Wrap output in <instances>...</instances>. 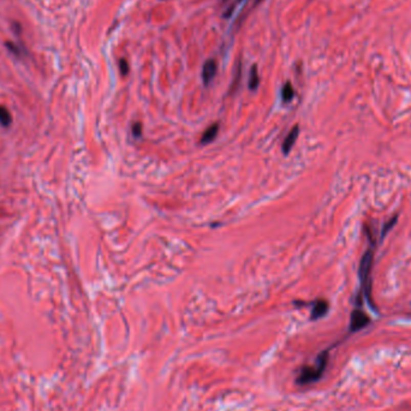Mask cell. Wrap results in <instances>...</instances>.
I'll list each match as a JSON object with an SVG mask.
<instances>
[{
	"mask_svg": "<svg viewBox=\"0 0 411 411\" xmlns=\"http://www.w3.org/2000/svg\"><path fill=\"white\" fill-rule=\"evenodd\" d=\"M328 312V303L326 300L323 299H320L317 300V302L314 305L313 307V310H312V320H317V319H321V317H323L326 315Z\"/></svg>",
	"mask_w": 411,
	"mask_h": 411,
	"instance_id": "cell-6",
	"label": "cell"
},
{
	"mask_svg": "<svg viewBox=\"0 0 411 411\" xmlns=\"http://www.w3.org/2000/svg\"><path fill=\"white\" fill-rule=\"evenodd\" d=\"M396 222H397V217H395V218H393V219L390 220V222H388L387 224H386V225H383V230H382V238L386 236V233L388 232V230H391V229H392V226L395 225Z\"/></svg>",
	"mask_w": 411,
	"mask_h": 411,
	"instance_id": "cell-13",
	"label": "cell"
},
{
	"mask_svg": "<svg viewBox=\"0 0 411 411\" xmlns=\"http://www.w3.org/2000/svg\"><path fill=\"white\" fill-rule=\"evenodd\" d=\"M217 74V63L214 59H208L203 65L202 69V78L205 84H209Z\"/></svg>",
	"mask_w": 411,
	"mask_h": 411,
	"instance_id": "cell-4",
	"label": "cell"
},
{
	"mask_svg": "<svg viewBox=\"0 0 411 411\" xmlns=\"http://www.w3.org/2000/svg\"><path fill=\"white\" fill-rule=\"evenodd\" d=\"M233 8H234V6H233V5H232V6H231V8L229 9V11H227L226 13H224V17H230L231 15H232V11H233Z\"/></svg>",
	"mask_w": 411,
	"mask_h": 411,
	"instance_id": "cell-14",
	"label": "cell"
},
{
	"mask_svg": "<svg viewBox=\"0 0 411 411\" xmlns=\"http://www.w3.org/2000/svg\"><path fill=\"white\" fill-rule=\"evenodd\" d=\"M293 95H295V92H293L291 83H290V82H286L284 87H283V91H282L283 100H284L285 102L291 101V100L293 99Z\"/></svg>",
	"mask_w": 411,
	"mask_h": 411,
	"instance_id": "cell-9",
	"label": "cell"
},
{
	"mask_svg": "<svg viewBox=\"0 0 411 411\" xmlns=\"http://www.w3.org/2000/svg\"><path fill=\"white\" fill-rule=\"evenodd\" d=\"M298 134H299V129H298V125L293 126L291 131L288 134V136H286V139L284 140V142H283V152H284V154H289L290 150L292 149L293 144L296 143L297 141V137H298Z\"/></svg>",
	"mask_w": 411,
	"mask_h": 411,
	"instance_id": "cell-5",
	"label": "cell"
},
{
	"mask_svg": "<svg viewBox=\"0 0 411 411\" xmlns=\"http://www.w3.org/2000/svg\"><path fill=\"white\" fill-rule=\"evenodd\" d=\"M373 257H374V255H373L372 250H367V251H365V254L363 255V257H362V260H361L360 278H361L362 284H363L364 286L368 283L369 274H371L372 266H373Z\"/></svg>",
	"mask_w": 411,
	"mask_h": 411,
	"instance_id": "cell-3",
	"label": "cell"
},
{
	"mask_svg": "<svg viewBox=\"0 0 411 411\" xmlns=\"http://www.w3.org/2000/svg\"><path fill=\"white\" fill-rule=\"evenodd\" d=\"M258 74H257V68L256 65H253L250 71V77H249V88L251 91H255L258 85Z\"/></svg>",
	"mask_w": 411,
	"mask_h": 411,
	"instance_id": "cell-10",
	"label": "cell"
},
{
	"mask_svg": "<svg viewBox=\"0 0 411 411\" xmlns=\"http://www.w3.org/2000/svg\"><path fill=\"white\" fill-rule=\"evenodd\" d=\"M119 70H120V74H122L123 76H125L127 72H129V64H127V61L125 59L119 60Z\"/></svg>",
	"mask_w": 411,
	"mask_h": 411,
	"instance_id": "cell-11",
	"label": "cell"
},
{
	"mask_svg": "<svg viewBox=\"0 0 411 411\" xmlns=\"http://www.w3.org/2000/svg\"><path fill=\"white\" fill-rule=\"evenodd\" d=\"M256 2H257V3H258V2H261V0H256Z\"/></svg>",
	"mask_w": 411,
	"mask_h": 411,
	"instance_id": "cell-15",
	"label": "cell"
},
{
	"mask_svg": "<svg viewBox=\"0 0 411 411\" xmlns=\"http://www.w3.org/2000/svg\"><path fill=\"white\" fill-rule=\"evenodd\" d=\"M133 134L135 137H140L142 135V124L141 123H134L133 124Z\"/></svg>",
	"mask_w": 411,
	"mask_h": 411,
	"instance_id": "cell-12",
	"label": "cell"
},
{
	"mask_svg": "<svg viewBox=\"0 0 411 411\" xmlns=\"http://www.w3.org/2000/svg\"><path fill=\"white\" fill-rule=\"evenodd\" d=\"M369 322H371V319L369 316L362 310H354L351 313L350 317V332H358L361 331L362 328L367 327Z\"/></svg>",
	"mask_w": 411,
	"mask_h": 411,
	"instance_id": "cell-2",
	"label": "cell"
},
{
	"mask_svg": "<svg viewBox=\"0 0 411 411\" xmlns=\"http://www.w3.org/2000/svg\"><path fill=\"white\" fill-rule=\"evenodd\" d=\"M328 361H330V350H325L317 355L315 362L312 365H303L299 369L298 375L296 378V382L300 386L310 385L322 378L326 371Z\"/></svg>",
	"mask_w": 411,
	"mask_h": 411,
	"instance_id": "cell-1",
	"label": "cell"
},
{
	"mask_svg": "<svg viewBox=\"0 0 411 411\" xmlns=\"http://www.w3.org/2000/svg\"><path fill=\"white\" fill-rule=\"evenodd\" d=\"M218 133H219V124H213V125H210L208 129H206L205 133L202 134L201 136V143H210L212 141H214V139L217 137Z\"/></svg>",
	"mask_w": 411,
	"mask_h": 411,
	"instance_id": "cell-7",
	"label": "cell"
},
{
	"mask_svg": "<svg viewBox=\"0 0 411 411\" xmlns=\"http://www.w3.org/2000/svg\"><path fill=\"white\" fill-rule=\"evenodd\" d=\"M238 2H242V0H238Z\"/></svg>",
	"mask_w": 411,
	"mask_h": 411,
	"instance_id": "cell-16",
	"label": "cell"
},
{
	"mask_svg": "<svg viewBox=\"0 0 411 411\" xmlns=\"http://www.w3.org/2000/svg\"><path fill=\"white\" fill-rule=\"evenodd\" d=\"M11 124H12L11 112H10L5 106L0 105V125L4 127H9Z\"/></svg>",
	"mask_w": 411,
	"mask_h": 411,
	"instance_id": "cell-8",
	"label": "cell"
}]
</instances>
